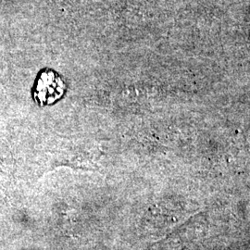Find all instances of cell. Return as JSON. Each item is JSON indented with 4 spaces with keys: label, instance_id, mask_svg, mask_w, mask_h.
<instances>
[{
    "label": "cell",
    "instance_id": "1",
    "mask_svg": "<svg viewBox=\"0 0 250 250\" xmlns=\"http://www.w3.org/2000/svg\"><path fill=\"white\" fill-rule=\"evenodd\" d=\"M66 91V83L58 72L45 69L39 73L34 90V99L44 107L62 99Z\"/></svg>",
    "mask_w": 250,
    "mask_h": 250
}]
</instances>
